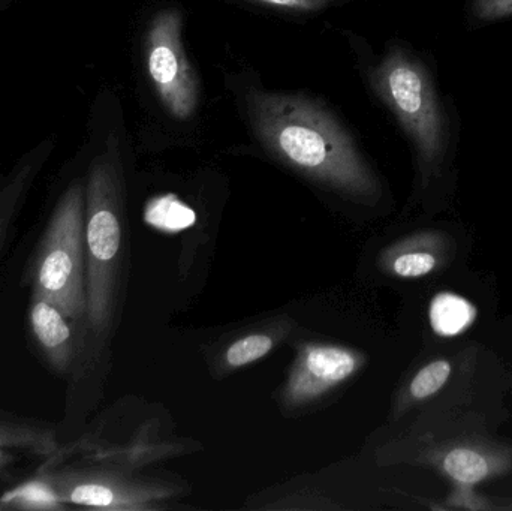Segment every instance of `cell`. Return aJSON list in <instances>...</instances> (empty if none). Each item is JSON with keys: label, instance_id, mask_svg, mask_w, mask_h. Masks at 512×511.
I'll use <instances>...</instances> for the list:
<instances>
[{"label": "cell", "instance_id": "obj_1", "mask_svg": "<svg viewBox=\"0 0 512 511\" xmlns=\"http://www.w3.org/2000/svg\"><path fill=\"white\" fill-rule=\"evenodd\" d=\"M248 110L258 140L292 170L352 198L378 194V179L357 144L318 102L295 93L255 92Z\"/></svg>", "mask_w": 512, "mask_h": 511}, {"label": "cell", "instance_id": "obj_2", "mask_svg": "<svg viewBox=\"0 0 512 511\" xmlns=\"http://www.w3.org/2000/svg\"><path fill=\"white\" fill-rule=\"evenodd\" d=\"M122 173L116 147L90 165L86 182V324L90 338H107L119 300L123 251Z\"/></svg>", "mask_w": 512, "mask_h": 511}, {"label": "cell", "instance_id": "obj_3", "mask_svg": "<svg viewBox=\"0 0 512 511\" xmlns=\"http://www.w3.org/2000/svg\"><path fill=\"white\" fill-rule=\"evenodd\" d=\"M86 185L74 180L63 191L26 269L32 291L63 314L86 321Z\"/></svg>", "mask_w": 512, "mask_h": 511}, {"label": "cell", "instance_id": "obj_4", "mask_svg": "<svg viewBox=\"0 0 512 511\" xmlns=\"http://www.w3.org/2000/svg\"><path fill=\"white\" fill-rule=\"evenodd\" d=\"M372 84L381 101L393 111L424 164L441 158L445 122L429 72L402 50H393L373 69Z\"/></svg>", "mask_w": 512, "mask_h": 511}, {"label": "cell", "instance_id": "obj_5", "mask_svg": "<svg viewBox=\"0 0 512 511\" xmlns=\"http://www.w3.org/2000/svg\"><path fill=\"white\" fill-rule=\"evenodd\" d=\"M183 15L176 9L156 14L146 36L150 81L171 116L186 120L198 107V78L182 39Z\"/></svg>", "mask_w": 512, "mask_h": 511}, {"label": "cell", "instance_id": "obj_6", "mask_svg": "<svg viewBox=\"0 0 512 511\" xmlns=\"http://www.w3.org/2000/svg\"><path fill=\"white\" fill-rule=\"evenodd\" d=\"M27 326L44 365L57 377H78L87 345L93 341L86 321L68 317L50 300L32 291Z\"/></svg>", "mask_w": 512, "mask_h": 511}, {"label": "cell", "instance_id": "obj_7", "mask_svg": "<svg viewBox=\"0 0 512 511\" xmlns=\"http://www.w3.org/2000/svg\"><path fill=\"white\" fill-rule=\"evenodd\" d=\"M62 428L48 420L0 410V482H12L62 447Z\"/></svg>", "mask_w": 512, "mask_h": 511}, {"label": "cell", "instance_id": "obj_8", "mask_svg": "<svg viewBox=\"0 0 512 511\" xmlns=\"http://www.w3.org/2000/svg\"><path fill=\"white\" fill-rule=\"evenodd\" d=\"M360 354L337 345H304L285 387V402L306 405L324 396L360 368Z\"/></svg>", "mask_w": 512, "mask_h": 511}, {"label": "cell", "instance_id": "obj_9", "mask_svg": "<svg viewBox=\"0 0 512 511\" xmlns=\"http://www.w3.org/2000/svg\"><path fill=\"white\" fill-rule=\"evenodd\" d=\"M45 161H47V150L44 147L33 150L30 155L24 156L15 165L14 170L0 185V255L11 239L15 219Z\"/></svg>", "mask_w": 512, "mask_h": 511}, {"label": "cell", "instance_id": "obj_10", "mask_svg": "<svg viewBox=\"0 0 512 511\" xmlns=\"http://www.w3.org/2000/svg\"><path fill=\"white\" fill-rule=\"evenodd\" d=\"M474 306L456 294H439L430 305V324L441 336L460 335L474 321Z\"/></svg>", "mask_w": 512, "mask_h": 511}, {"label": "cell", "instance_id": "obj_11", "mask_svg": "<svg viewBox=\"0 0 512 511\" xmlns=\"http://www.w3.org/2000/svg\"><path fill=\"white\" fill-rule=\"evenodd\" d=\"M444 470L451 479L462 485H475L490 473L487 459L469 449H456L448 453L444 459Z\"/></svg>", "mask_w": 512, "mask_h": 511}, {"label": "cell", "instance_id": "obj_12", "mask_svg": "<svg viewBox=\"0 0 512 511\" xmlns=\"http://www.w3.org/2000/svg\"><path fill=\"white\" fill-rule=\"evenodd\" d=\"M146 218L153 227L168 231V233H176V231L191 227L197 216L189 207L179 201L161 200L152 204L150 210H147Z\"/></svg>", "mask_w": 512, "mask_h": 511}, {"label": "cell", "instance_id": "obj_13", "mask_svg": "<svg viewBox=\"0 0 512 511\" xmlns=\"http://www.w3.org/2000/svg\"><path fill=\"white\" fill-rule=\"evenodd\" d=\"M451 375V363L448 360H436L430 365L424 366L414 380H412L411 390L412 398L426 399L438 393L447 383Z\"/></svg>", "mask_w": 512, "mask_h": 511}, {"label": "cell", "instance_id": "obj_14", "mask_svg": "<svg viewBox=\"0 0 512 511\" xmlns=\"http://www.w3.org/2000/svg\"><path fill=\"white\" fill-rule=\"evenodd\" d=\"M273 348V339L267 335H251L234 342L227 351V363L231 368L249 365L267 356Z\"/></svg>", "mask_w": 512, "mask_h": 511}, {"label": "cell", "instance_id": "obj_15", "mask_svg": "<svg viewBox=\"0 0 512 511\" xmlns=\"http://www.w3.org/2000/svg\"><path fill=\"white\" fill-rule=\"evenodd\" d=\"M436 266V258L427 252H406L394 260L393 272L402 278H420L429 275Z\"/></svg>", "mask_w": 512, "mask_h": 511}, {"label": "cell", "instance_id": "obj_16", "mask_svg": "<svg viewBox=\"0 0 512 511\" xmlns=\"http://www.w3.org/2000/svg\"><path fill=\"white\" fill-rule=\"evenodd\" d=\"M472 11L480 20H501V18L511 17L512 0H475Z\"/></svg>", "mask_w": 512, "mask_h": 511}, {"label": "cell", "instance_id": "obj_17", "mask_svg": "<svg viewBox=\"0 0 512 511\" xmlns=\"http://www.w3.org/2000/svg\"><path fill=\"white\" fill-rule=\"evenodd\" d=\"M258 5L270 6L289 12H318L327 8L333 0H251Z\"/></svg>", "mask_w": 512, "mask_h": 511}, {"label": "cell", "instance_id": "obj_18", "mask_svg": "<svg viewBox=\"0 0 512 511\" xmlns=\"http://www.w3.org/2000/svg\"><path fill=\"white\" fill-rule=\"evenodd\" d=\"M6 509H20V504H17V501L15 500L6 501L3 500V498H0V510Z\"/></svg>", "mask_w": 512, "mask_h": 511}]
</instances>
